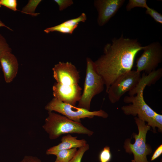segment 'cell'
Wrapping results in <instances>:
<instances>
[{"label": "cell", "mask_w": 162, "mask_h": 162, "mask_svg": "<svg viewBox=\"0 0 162 162\" xmlns=\"http://www.w3.org/2000/svg\"><path fill=\"white\" fill-rule=\"evenodd\" d=\"M144 47L137 39L124 38L123 34L105 45L103 54L94 62L106 92L118 77L132 70L136 54Z\"/></svg>", "instance_id": "1"}, {"label": "cell", "mask_w": 162, "mask_h": 162, "mask_svg": "<svg viewBox=\"0 0 162 162\" xmlns=\"http://www.w3.org/2000/svg\"><path fill=\"white\" fill-rule=\"evenodd\" d=\"M160 78V75L157 71L146 75L143 74L137 86L128 92V96L124 98V103L129 104L121 107L124 113L127 115H137L139 118L147 122L149 126L157 113L145 101L143 92L147 86L153 83Z\"/></svg>", "instance_id": "2"}, {"label": "cell", "mask_w": 162, "mask_h": 162, "mask_svg": "<svg viewBox=\"0 0 162 162\" xmlns=\"http://www.w3.org/2000/svg\"><path fill=\"white\" fill-rule=\"evenodd\" d=\"M48 116L42 127L51 140H55L66 134L76 133L92 136L93 131L80 122L72 121L66 116L53 112H48Z\"/></svg>", "instance_id": "3"}, {"label": "cell", "mask_w": 162, "mask_h": 162, "mask_svg": "<svg viewBox=\"0 0 162 162\" xmlns=\"http://www.w3.org/2000/svg\"><path fill=\"white\" fill-rule=\"evenodd\" d=\"M86 62L83 90L77 107L90 110L92 99L103 91L105 85L102 77L95 70L94 61L87 57Z\"/></svg>", "instance_id": "4"}, {"label": "cell", "mask_w": 162, "mask_h": 162, "mask_svg": "<svg viewBox=\"0 0 162 162\" xmlns=\"http://www.w3.org/2000/svg\"><path fill=\"white\" fill-rule=\"evenodd\" d=\"M136 123L137 126L138 133H134L133 136L135 139L134 143L131 144L130 139L125 140L124 147L126 152L133 154L135 162H149L147 159V156L152 152L151 147L146 142V134L150 127L146 124L145 122L137 117L134 118Z\"/></svg>", "instance_id": "5"}, {"label": "cell", "mask_w": 162, "mask_h": 162, "mask_svg": "<svg viewBox=\"0 0 162 162\" xmlns=\"http://www.w3.org/2000/svg\"><path fill=\"white\" fill-rule=\"evenodd\" d=\"M45 109L48 112H58L72 121L80 123L82 118H92L94 116L106 118L108 116V113L103 110L90 111L63 102L55 98L47 103Z\"/></svg>", "instance_id": "6"}, {"label": "cell", "mask_w": 162, "mask_h": 162, "mask_svg": "<svg viewBox=\"0 0 162 162\" xmlns=\"http://www.w3.org/2000/svg\"><path fill=\"white\" fill-rule=\"evenodd\" d=\"M141 77V73L131 70L118 77L106 92L111 103L114 104L118 101L125 93L135 88Z\"/></svg>", "instance_id": "7"}, {"label": "cell", "mask_w": 162, "mask_h": 162, "mask_svg": "<svg viewBox=\"0 0 162 162\" xmlns=\"http://www.w3.org/2000/svg\"><path fill=\"white\" fill-rule=\"evenodd\" d=\"M143 52L136 61V70L148 74L156 70L162 61V46L158 41L144 46Z\"/></svg>", "instance_id": "8"}, {"label": "cell", "mask_w": 162, "mask_h": 162, "mask_svg": "<svg viewBox=\"0 0 162 162\" xmlns=\"http://www.w3.org/2000/svg\"><path fill=\"white\" fill-rule=\"evenodd\" d=\"M53 76L56 82L69 87L79 84V72L71 62H60L52 68Z\"/></svg>", "instance_id": "9"}, {"label": "cell", "mask_w": 162, "mask_h": 162, "mask_svg": "<svg viewBox=\"0 0 162 162\" xmlns=\"http://www.w3.org/2000/svg\"><path fill=\"white\" fill-rule=\"evenodd\" d=\"M125 0H95L94 4L98 12L97 23L100 26L106 24L121 8Z\"/></svg>", "instance_id": "10"}, {"label": "cell", "mask_w": 162, "mask_h": 162, "mask_svg": "<svg viewBox=\"0 0 162 162\" xmlns=\"http://www.w3.org/2000/svg\"><path fill=\"white\" fill-rule=\"evenodd\" d=\"M0 63L5 81L7 83H10L16 77L18 71L17 59L11 52H7L0 56Z\"/></svg>", "instance_id": "11"}, {"label": "cell", "mask_w": 162, "mask_h": 162, "mask_svg": "<svg viewBox=\"0 0 162 162\" xmlns=\"http://www.w3.org/2000/svg\"><path fill=\"white\" fill-rule=\"evenodd\" d=\"M77 138V136H73L69 134L63 136L61 139V142L47 149L46 154L55 155L61 150L73 148H79L87 143L85 140H78Z\"/></svg>", "instance_id": "12"}, {"label": "cell", "mask_w": 162, "mask_h": 162, "mask_svg": "<svg viewBox=\"0 0 162 162\" xmlns=\"http://www.w3.org/2000/svg\"><path fill=\"white\" fill-rule=\"evenodd\" d=\"M76 148L65 149L58 152L56 155L54 162H69L74 156L77 151Z\"/></svg>", "instance_id": "13"}, {"label": "cell", "mask_w": 162, "mask_h": 162, "mask_svg": "<svg viewBox=\"0 0 162 162\" xmlns=\"http://www.w3.org/2000/svg\"><path fill=\"white\" fill-rule=\"evenodd\" d=\"M41 1V0H30L27 4L22 9L21 12L23 13L32 16H37L39 13H35L36 7Z\"/></svg>", "instance_id": "14"}, {"label": "cell", "mask_w": 162, "mask_h": 162, "mask_svg": "<svg viewBox=\"0 0 162 162\" xmlns=\"http://www.w3.org/2000/svg\"><path fill=\"white\" fill-rule=\"evenodd\" d=\"M77 27L76 26L73 27H66L60 24L53 27L47 28L44 31L47 34L50 32L57 31L62 33L71 34Z\"/></svg>", "instance_id": "15"}, {"label": "cell", "mask_w": 162, "mask_h": 162, "mask_svg": "<svg viewBox=\"0 0 162 162\" xmlns=\"http://www.w3.org/2000/svg\"><path fill=\"white\" fill-rule=\"evenodd\" d=\"M86 20L87 16L86 14L84 13H83L78 17L67 20L61 24L66 27L78 26L79 22H85Z\"/></svg>", "instance_id": "16"}, {"label": "cell", "mask_w": 162, "mask_h": 162, "mask_svg": "<svg viewBox=\"0 0 162 162\" xmlns=\"http://www.w3.org/2000/svg\"><path fill=\"white\" fill-rule=\"evenodd\" d=\"M146 0H129L126 9L127 11H130L136 7H140L146 9L148 6Z\"/></svg>", "instance_id": "17"}, {"label": "cell", "mask_w": 162, "mask_h": 162, "mask_svg": "<svg viewBox=\"0 0 162 162\" xmlns=\"http://www.w3.org/2000/svg\"><path fill=\"white\" fill-rule=\"evenodd\" d=\"M89 148V145L87 143L79 148L74 156L69 162H81L85 153Z\"/></svg>", "instance_id": "18"}, {"label": "cell", "mask_w": 162, "mask_h": 162, "mask_svg": "<svg viewBox=\"0 0 162 162\" xmlns=\"http://www.w3.org/2000/svg\"><path fill=\"white\" fill-rule=\"evenodd\" d=\"M112 158L110 147L106 146L100 151L99 156L100 162H109Z\"/></svg>", "instance_id": "19"}, {"label": "cell", "mask_w": 162, "mask_h": 162, "mask_svg": "<svg viewBox=\"0 0 162 162\" xmlns=\"http://www.w3.org/2000/svg\"><path fill=\"white\" fill-rule=\"evenodd\" d=\"M146 14L150 15L157 22L162 24V15L154 9L148 7L146 9Z\"/></svg>", "instance_id": "20"}, {"label": "cell", "mask_w": 162, "mask_h": 162, "mask_svg": "<svg viewBox=\"0 0 162 162\" xmlns=\"http://www.w3.org/2000/svg\"><path fill=\"white\" fill-rule=\"evenodd\" d=\"M154 130H155V127L158 128V131L160 132L162 131V115L157 113L149 125Z\"/></svg>", "instance_id": "21"}, {"label": "cell", "mask_w": 162, "mask_h": 162, "mask_svg": "<svg viewBox=\"0 0 162 162\" xmlns=\"http://www.w3.org/2000/svg\"><path fill=\"white\" fill-rule=\"evenodd\" d=\"M7 52H12V49L6 39L0 34V56Z\"/></svg>", "instance_id": "22"}, {"label": "cell", "mask_w": 162, "mask_h": 162, "mask_svg": "<svg viewBox=\"0 0 162 162\" xmlns=\"http://www.w3.org/2000/svg\"><path fill=\"white\" fill-rule=\"evenodd\" d=\"M2 5L14 11H19L17 9V2L16 0H0V7Z\"/></svg>", "instance_id": "23"}, {"label": "cell", "mask_w": 162, "mask_h": 162, "mask_svg": "<svg viewBox=\"0 0 162 162\" xmlns=\"http://www.w3.org/2000/svg\"><path fill=\"white\" fill-rule=\"evenodd\" d=\"M58 5L59 11H62L73 4L72 0H54Z\"/></svg>", "instance_id": "24"}, {"label": "cell", "mask_w": 162, "mask_h": 162, "mask_svg": "<svg viewBox=\"0 0 162 162\" xmlns=\"http://www.w3.org/2000/svg\"><path fill=\"white\" fill-rule=\"evenodd\" d=\"M19 162H42L41 160L35 156L27 155Z\"/></svg>", "instance_id": "25"}, {"label": "cell", "mask_w": 162, "mask_h": 162, "mask_svg": "<svg viewBox=\"0 0 162 162\" xmlns=\"http://www.w3.org/2000/svg\"><path fill=\"white\" fill-rule=\"evenodd\" d=\"M162 153V145H160L155 150L152 155L151 159L153 161L159 157Z\"/></svg>", "instance_id": "26"}, {"label": "cell", "mask_w": 162, "mask_h": 162, "mask_svg": "<svg viewBox=\"0 0 162 162\" xmlns=\"http://www.w3.org/2000/svg\"><path fill=\"white\" fill-rule=\"evenodd\" d=\"M5 27L8 29H9L11 31H13L10 28L6 26L3 22H2V21L0 19V27Z\"/></svg>", "instance_id": "27"}, {"label": "cell", "mask_w": 162, "mask_h": 162, "mask_svg": "<svg viewBox=\"0 0 162 162\" xmlns=\"http://www.w3.org/2000/svg\"><path fill=\"white\" fill-rule=\"evenodd\" d=\"M131 162H135L134 160H131Z\"/></svg>", "instance_id": "28"}, {"label": "cell", "mask_w": 162, "mask_h": 162, "mask_svg": "<svg viewBox=\"0 0 162 162\" xmlns=\"http://www.w3.org/2000/svg\"><path fill=\"white\" fill-rule=\"evenodd\" d=\"M160 162H162V159L161 160Z\"/></svg>", "instance_id": "29"}, {"label": "cell", "mask_w": 162, "mask_h": 162, "mask_svg": "<svg viewBox=\"0 0 162 162\" xmlns=\"http://www.w3.org/2000/svg\"></svg>", "instance_id": "30"}]
</instances>
